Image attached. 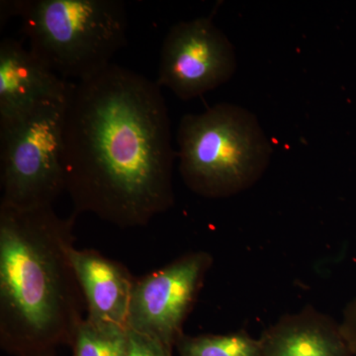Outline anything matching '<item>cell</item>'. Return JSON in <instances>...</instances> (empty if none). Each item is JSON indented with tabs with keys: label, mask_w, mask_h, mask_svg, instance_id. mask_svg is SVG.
<instances>
[{
	"label": "cell",
	"mask_w": 356,
	"mask_h": 356,
	"mask_svg": "<svg viewBox=\"0 0 356 356\" xmlns=\"http://www.w3.org/2000/svg\"><path fill=\"white\" fill-rule=\"evenodd\" d=\"M76 217L0 205V346L11 356H56L83 322L70 259Z\"/></svg>",
	"instance_id": "cell-2"
},
{
	"label": "cell",
	"mask_w": 356,
	"mask_h": 356,
	"mask_svg": "<svg viewBox=\"0 0 356 356\" xmlns=\"http://www.w3.org/2000/svg\"><path fill=\"white\" fill-rule=\"evenodd\" d=\"M128 329L96 325L84 318L77 327L72 356H125Z\"/></svg>",
	"instance_id": "cell-12"
},
{
	"label": "cell",
	"mask_w": 356,
	"mask_h": 356,
	"mask_svg": "<svg viewBox=\"0 0 356 356\" xmlns=\"http://www.w3.org/2000/svg\"><path fill=\"white\" fill-rule=\"evenodd\" d=\"M125 356H172V348L152 337L128 330Z\"/></svg>",
	"instance_id": "cell-13"
},
{
	"label": "cell",
	"mask_w": 356,
	"mask_h": 356,
	"mask_svg": "<svg viewBox=\"0 0 356 356\" xmlns=\"http://www.w3.org/2000/svg\"><path fill=\"white\" fill-rule=\"evenodd\" d=\"M175 348L180 356H261V341L245 331L201 336L184 334Z\"/></svg>",
	"instance_id": "cell-11"
},
{
	"label": "cell",
	"mask_w": 356,
	"mask_h": 356,
	"mask_svg": "<svg viewBox=\"0 0 356 356\" xmlns=\"http://www.w3.org/2000/svg\"><path fill=\"white\" fill-rule=\"evenodd\" d=\"M212 262L207 252H188L136 280L128 330L175 348Z\"/></svg>",
	"instance_id": "cell-7"
},
{
	"label": "cell",
	"mask_w": 356,
	"mask_h": 356,
	"mask_svg": "<svg viewBox=\"0 0 356 356\" xmlns=\"http://www.w3.org/2000/svg\"><path fill=\"white\" fill-rule=\"evenodd\" d=\"M177 140L182 180L205 198L229 197L252 187L273 152L257 116L232 103L185 114Z\"/></svg>",
	"instance_id": "cell-4"
},
{
	"label": "cell",
	"mask_w": 356,
	"mask_h": 356,
	"mask_svg": "<svg viewBox=\"0 0 356 356\" xmlns=\"http://www.w3.org/2000/svg\"><path fill=\"white\" fill-rule=\"evenodd\" d=\"M156 81L111 64L72 88L64 127L65 191L84 213L145 227L175 204V153Z\"/></svg>",
	"instance_id": "cell-1"
},
{
	"label": "cell",
	"mask_w": 356,
	"mask_h": 356,
	"mask_svg": "<svg viewBox=\"0 0 356 356\" xmlns=\"http://www.w3.org/2000/svg\"><path fill=\"white\" fill-rule=\"evenodd\" d=\"M339 325L353 356H356V298L346 305Z\"/></svg>",
	"instance_id": "cell-14"
},
{
	"label": "cell",
	"mask_w": 356,
	"mask_h": 356,
	"mask_svg": "<svg viewBox=\"0 0 356 356\" xmlns=\"http://www.w3.org/2000/svg\"><path fill=\"white\" fill-rule=\"evenodd\" d=\"M74 84L51 72L17 40L0 43V122L43 103L65 99Z\"/></svg>",
	"instance_id": "cell-8"
},
{
	"label": "cell",
	"mask_w": 356,
	"mask_h": 356,
	"mask_svg": "<svg viewBox=\"0 0 356 356\" xmlns=\"http://www.w3.org/2000/svg\"><path fill=\"white\" fill-rule=\"evenodd\" d=\"M70 259L88 309L86 318L93 324L128 329L136 278L127 267L91 248H72Z\"/></svg>",
	"instance_id": "cell-9"
},
{
	"label": "cell",
	"mask_w": 356,
	"mask_h": 356,
	"mask_svg": "<svg viewBox=\"0 0 356 356\" xmlns=\"http://www.w3.org/2000/svg\"><path fill=\"white\" fill-rule=\"evenodd\" d=\"M0 6L1 22L20 17L29 50L64 79L99 74L127 41V9L121 0H13Z\"/></svg>",
	"instance_id": "cell-3"
},
{
	"label": "cell",
	"mask_w": 356,
	"mask_h": 356,
	"mask_svg": "<svg viewBox=\"0 0 356 356\" xmlns=\"http://www.w3.org/2000/svg\"><path fill=\"white\" fill-rule=\"evenodd\" d=\"M236 65L233 44L212 18L181 21L163 40L156 83L187 102L228 83Z\"/></svg>",
	"instance_id": "cell-6"
},
{
	"label": "cell",
	"mask_w": 356,
	"mask_h": 356,
	"mask_svg": "<svg viewBox=\"0 0 356 356\" xmlns=\"http://www.w3.org/2000/svg\"><path fill=\"white\" fill-rule=\"evenodd\" d=\"M259 341L261 356H353L339 323L313 307L281 318Z\"/></svg>",
	"instance_id": "cell-10"
},
{
	"label": "cell",
	"mask_w": 356,
	"mask_h": 356,
	"mask_svg": "<svg viewBox=\"0 0 356 356\" xmlns=\"http://www.w3.org/2000/svg\"><path fill=\"white\" fill-rule=\"evenodd\" d=\"M70 97L0 122V205L48 207L65 191L64 127Z\"/></svg>",
	"instance_id": "cell-5"
}]
</instances>
